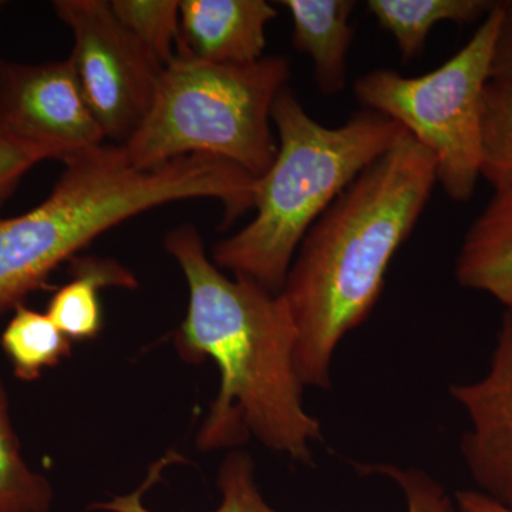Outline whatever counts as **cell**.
<instances>
[{
    "mask_svg": "<svg viewBox=\"0 0 512 512\" xmlns=\"http://www.w3.org/2000/svg\"><path fill=\"white\" fill-rule=\"evenodd\" d=\"M278 153L258 180L255 217L212 248V262L281 293L312 225L340 194L406 134L399 123L363 109L326 127L285 87L272 107Z\"/></svg>",
    "mask_w": 512,
    "mask_h": 512,
    "instance_id": "3",
    "label": "cell"
},
{
    "mask_svg": "<svg viewBox=\"0 0 512 512\" xmlns=\"http://www.w3.org/2000/svg\"><path fill=\"white\" fill-rule=\"evenodd\" d=\"M481 134V177L494 191L512 187V84L485 86Z\"/></svg>",
    "mask_w": 512,
    "mask_h": 512,
    "instance_id": "18",
    "label": "cell"
},
{
    "mask_svg": "<svg viewBox=\"0 0 512 512\" xmlns=\"http://www.w3.org/2000/svg\"><path fill=\"white\" fill-rule=\"evenodd\" d=\"M0 512H16V511L6 510V508L0 507Z\"/></svg>",
    "mask_w": 512,
    "mask_h": 512,
    "instance_id": "25",
    "label": "cell"
},
{
    "mask_svg": "<svg viewBox=\"0 0 512 512\" xmlns=\"http://www.w3.org/2000/svg\"><path fill=\"white\" fill-rule=\"evenodd\" d=\"M45 160L47 157L42 151L0 138V208L15 192L25 174Z\"/></svg>",
    "mask_w": 512,
    "mask_h": 512,
    "instance_id": "21",
    "label": "cell"
},
{
    "mask_svg": "<svg viewBox=\"0 0 512 512\" xmlns=\"http://www.w3.org/2000/svg\"><path fill=\"white\" fill-rule=\"evenodd\" d=\"M0 138L63 163L103 144L106 137L70 57L42 63L0 59Z\"/></svg>",
    "mask_w": 512,
    "mask_h": 512,
    "instance_id": "8",
    "label": "cell"
},
{
    "mask_svg": "<svg viewBox=\"0 0 512 512\" xmlns=\"http://www.w3.org/2000/svg\"><path fill=\"white\" fill-rule=\"evenodd\" d=\"M380 28L396 40L403 60L419 56L437 23L457 25L483 20L490 15L491 0H369L366 3Z\"/></svg>",
    "mask_w": 512,
    "mask_h": 512,
    "instance_id": "14",
    "label": "cell"
},
{
    "mask_svg": "<svg viewBox=\"0 0 512 512\" xmlns=\"http://www.w3.org/2000/svg\"><path fill=\"white\" fill-rule=\"evenodd\" d=\"M64 164L42 204L0 220V313L46 288L50 275L93 239L173 200L168 175L137 168L119 146L103 144Z\"/></svg>",
    "mask_w": 512,
    "mask_h": 512,
    "instance_id": "5",
    "label": "cell"
},
{
    "mask_svg": "<svg viewBox=\"0 0 512 512\" xmlns=\"http://www.w3.org/2000/svg\"><path fill=\"white\" fill-rule=\"evenodd\" d=\"M291 15L293 46L311 57L313 76L323 94L335 96L348 82V55L355 29L352 0H282Z\"/></svg>",
    "mask_w": 512,
    "mask_h": 512,
    "instance_id": "12",
    "label": "cell"
},
{
    "mask_svg": "<svg viewBox=\"0 0 512 512\" xmlns=\"http://www.w3.org/2000/svg\"><path fill=\"white\" fill-rule=\"evenodd\" d=\"M3 8H5V2H2V0H0V13H2Z\"/></svg>",
    "mask_w": 512,
    "mask_h": 512,
    "instance_id": "24",
    "label": "cell"
},
{
    "mask_svg": "<svg viewBox=\"0 0 512 512\" xmlns=\"http://www.w3.org/2000/svg\"><path fill=\"white\" fill-rule=\"evenodd\" d=\"M218 487L222 500L214 512H282L266 503L256 487L254 461L242 451H234L225 458L218 473ZM94 507L110 512H153L141 504L134 494L116 497L109 503Z\"/></svg>",
    "mask_w": 512,
    "mask_h": 512,
    "instance_id": "19",
    "label": "cell"
},
{
    "mask_svg": "<svg viewBox=\"0 0 512 512\" xmlns=\"http://www.w3.org/2000/svg\"><path fill=\"white\" fill-rule=\"evenodd\" d=\"M362 470L392 478L402 488L407 512H458L456 500L450 497L446 488L423 471L404 470L390 464H376Z\"/></svg>",
    "mask_w": 512,
    "mask_h": 512,
    "instance_id": "20",
    "label": "cell"
},
{
    "mask_svg": "<svg viewBox=\"0 0 512 512\" xmlns=\"http://www.w3.org/2000/svg\"><path fill=\"white\" fill-rule=\"evenodd\" d=\"M289 79L285 57L217 64L177 55L161 72L146 120L121 147L143 170L210 156L259 180L278 153L272 107Z\"/></svg>",
    "mask_w": 512,
    "mask_h": 512,
    "instance_id": "4",
    "label": "cell"
},
{
    "mask_svg": "<svg viewBox=\"0 0 512 512\" xmlns=\"http://www.w3.org/2000/svg\"><path fill=\"white\" fill-rule=\"evenodd\" d=\"M72 276V281L57 289L46 313L72 342L97 338L103 329L100 289H134L136 278L109 258H73Z\"/></svg>",
    "mask_w": 512,
    "mask_h": 512,
    "instance_id": "13",
    "label": "cell"
},
{
    "mask_svg": "<svg viewBox=\"0 0 512 512\" xmlns=\"http://www.w3.org/2000/svg\"><path fill=\"white\" fill-rule=\"evenodd\" d=\"M276 16L265 0H183L177 55L217 64L258 62L266 26Z\"/></svg>",
    "mask_w": 512,
    "mask_h": 512,
    "instance_id": "10",
    "label": "cell"
},
{
    "mask_svg": "<svg viewBox=\"0 0 512 512\" xmlns=\"http://www.w3.org/2000/svg\"><path fill=\"white\" fill-rule=\"evenodd\" d=\"M164 247L190 292L175 348L185 362L211 359L220 370V392L198 433V448L235 447L252 436L296 463L312 464L322 426L303 407L298 333L284 296L242 276L228 278L191 224L171 231Z\"/></svg>",
    "mask_w": 512,
    "mask_h": 512,
    "instance_id": "1",
    "label": "cell"
},
{
    "mask_svg": "<svg viewBox=\"0 0 512 512\" xmlns=\"http://www.w3.org/2000/svg\"><path fill=\"white\" fill-rule=\"evenodd\" d=\"M73 33L70 55L87 106L104 137L124 146L146 120L163 67L119 22L106 0H56Z\"/></svg>",
    "mask_w": 512,
    "mask_h": 512,
    "instance_id": "7",
    "label": "cell"
},
{
    "mask_svg": "<svg viewBox=\"0 0 512 512\" xmlns=\"http://www.w3.org/2000/svg\"><path fill=\"white\" fill-rule=\"evenodd\" d=\"M500 22L491 57L490 80L512 84V0L498 2Z\"/></svg>",
    "mask_w": 512,
    "mask_h": 512,
    "instance_id": "22",
    "label": "cell"
},
{
    "mask_svg": "<svg viewBox=\"0 0 512 512\" xmlns=\"http://www.w3.org/2000/svg\"><path fill=\"white\" fill-rule=\"evenodd\" d=\"M470 427L461 454L478 491L512 510V311H505L487 373L451 384Z\"/></svg>",
    "mask_w": 512,
    "mask_h": 512,
    "instance_id": "9",
    "label": "cell"
},
{
    "mask_svg": "<svg viewBox=\"0 0 512 512\" xmlns=\"http://www.w3.org/2000/svg\"><path fill=\"white\" fill-rule=\"evenodd\" d=\"M436 184V158L406 131L303 238L281 291L298 333L295 367L303 386H332L336 348L369 318L390 262Z\"/></svg>",
    "mask_w": 512,
    "mask_h": 512,
    "instance_id": "2",
    "label": "cell"
},
{
    "mask_svg": "<svg viewBox=\"0 0 512 512\" xmlns=\"http://www.w3.org/2000/svg\"><path fill=\"white\" fill-rule=\"evenodd\" d=\"M456 278L463 288L487 293L512 311V187L494 191L471 224L458 252Z\"/></svg>",
    "mask_w": 512,
    "mask_h": 512,
    "instance_id": "11",
    "label": "cell"
},
{
    "mask_svg": "<svg viewBox=\"0 0 512 512\" xmlns=\"http://www.w3.org/2000/svg\"><path fill=\"white\" fill-rule=\"evenodd\" d=\"M52 485L28 466L10 419L9 399L0 380V507L16 512H49Z\"/></svg>",
    "mask_w": 512,
    "mask_h": 512,
    "instance_id": "16",
    "label": "cell"
},
{
    "mask_svg": "<svg viewBox=\"0 0 512 512\" xmlns=\"http://www.w3.org/2000/svg\"><path fill=\"white\" fill-rule=\"evenodd\" d=\"M454 500L458 512H512L510 508L495 503L487 495L476 490L458 491Z\"/></svg>",
    "mask_w": 512,
    "mask_h": 512,
    "instance_id": "23",
    "label": "cell"
},
{
    "mask_svg": "<svg viewBox=\"0 0 512 512\" xmlns=\"http://www.w3.org/2000/svg\"><path fill=\"white\" fill-rule=\"evenodd\" d=\"M500 10H493L463 49L416 77L377 69L355 83L363 109L389 117L433 154L437 184L450 200L473 198L481 177V114Z\"/></svg>",
    "mask_w": 512,
    "mask_h": 512,
    "instance_id": "6",
    "label": "cell"
},
{
    "mask_svg": "<svg viewBox=\"0 0 512 512\" xmlns=\"http://www.w3.org/2000/svg\"><path fill=\"white\" fill-rule=\"evenodd\" d=\"M116 18L161 67L168 66L180 46L178 0H113Z\"/></svg>",
    "mask_w": 512,
    "mask_h": 512,
    "instance_id": "17",
    "label": "cell"
},
{
    "mask_svg": "<svg viewBox=\"0 0 512 512\" xmlns=\"http://www.w3.org/2000/svg\"><path fill=\"white\" fill-rule=\"evenodd\" d=\"M0 346L12 365L13 373L23 382L39 379L46 369H52L70 355L72 340L57 328L47 313L28 306L13 309Z\"/></svg>",
    "mask_w": 512,
    "mask_h": 512,
    "instance_id": "15",
    "label": "cell"
}]
</instances>
